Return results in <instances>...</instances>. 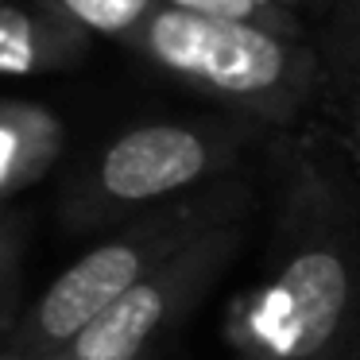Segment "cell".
I'll return each mask as SVG.
<instances>
[{
	"label": "cell",
	"instance_id": "1",
	"mask_svg": "<svg viewBox=\"0 0 360 360\" xmlns=\"http://www.w3.org/2000/svg\"><path fill=\"white\" fill-rule=\"evenodd\" d=\"M333 174L298 159L283 198V252L236 306L240 360H349L360 337V236Z\"/></svg>",
	"mask_w": 360,
	"mask_h": 360
},
{
	"label": "cell",
	"instance_id": "2",
	"mask_svg": "<svg viewBox=\"0 0 360 360\" xmlns=\"http://www.w3.org/2000/svg\"><path fill=\"white\" fill-rule=\"evenodd\" d=\"M248 202L252 186L240 174H229V179L198 190V194L136 213L112 236H105L97 248L74 259L35 298L32 310L20 318L16 333H12V360H55L117 298L140 287L163 264H171L198 236H205L225 221L244 217Z\"/></svg>",
	"mask_w": 360,
	"mask_h": 360
},
{
	"label": "cell",
	"instance_id": "3",
	"mask_svg": "<svg viewBox=\"0 0 360 360\" xmlns=\"http://www.w3.org/2000/svg\"><path fill=\"white\" fill-rule=\"evenodd\" d=\"M143 58L190 89L229 105L240 120L290 124L321 82V63L287 35L159 8L124 35Z\"/></svg>",
	"mask_w": 360,
	"mask_h": 360
},
{
	"label": "cell",
	"instance_id": "4",
	"mask_svg": "<svg viewBox=\"0 0 360 360\" xmlns=\"http://www.w3.org/2000/svg\"><path fill=\"white\" fill-rule=\"evenodd\" d=\"M256 120H205V124H140L97 155L89 182L70 205L74 225L94 229L143 213L163 202L205 190L240 167L248 143L256 140Z\"/></svg>",
	"mask_w": 360,
	"mask_h": 360
},
{
	"label": "cell",
	"instance_id": "5",
	"mask_svg": "<svg viewBox=\"0 0 360 360\" xmlns=\"http://www.w3.org/2000/svg\"><path fill=\"white\" fill-rule=\"evenodd\" d=\"M240 233H244V217L225 221V225L210 229L205 236H198L171 264L148 275L124 298H117L55 360H148L159 337L171 326H179L190 314V306L229 267L236 244H240Z\"/></svg>",
	"mask_w": 360,
	"mask_h": 360
},
{
	"label": "cell",
	"instance_id": "6",
	"mask_svg": "<svg viewBox=\"0 0 360 360\" xmlns=\"http://www.w3.org/2000/svg\"><path fill=\"white\" fill-rule=\"evenodd\" d=\"M63 132L43 109L0 105V198L35 182L58 155Z\"/></svg>",
	"mask_w": 360,
	"mask_h": 360
},
{
	"label": "cell",
	"instance_id": "7",
	"mask_svg": "<svg viewBox=\"0 0 360 360\" xmlns=\"http://www.w3.org/2000/svg\"><path fill=\"white\" fill-rule=\"evenodd\" d=\"M70 43L47 39L39 24L20 8H0V74H27L39 66L63 63Z\"/></svg>",
	"mask_w": 360,
	"mask_h": 360
},
{
	"label": "cell",
	"instance_id": "8",
	"mask_svg": "<svg viewBox=\"0 0 360 360\" xmlns=\"http://www.w3.org/2000/svg\"><path fill=\"white\" fill-rule=\"evenodd\" d=\"M167 8L179 12H194V16L205 20H225V24H252V27H267L275 35L295 32V20H287L275 4L267 0H167Z\"/></svg>",
	"mask_w": 360,
	"mask_h": 360
},
{
	"label": "cell",
	"instance_id": "9",
	"mask_svg": "<svg viewBox=\"0 0 360 360\" xmlns=\"http://www.w3.org/2000/svg\"><path fill=\"white\" fill-rule=\"evenodd\" d=\"M63 12L82 27L124 39L151 16V0H63Z\"/></svg>",
	"mask_w": 360,
	"mask_h": 360
},
{
	"label": "cell",
	"instance_id": "10",
	"mask_svg": "<svg viewBox=\"0 0 360 360\" xmlns=\"http://www.w3.org/2000/svg\"><path fill=\"white\" fill-rule=\"evenodd\" d=\"M16 275V233H12V221L0 225V302L8 295V283Z\"/></svg>",
	"mask_w": 360,
	"mask_h": 360
},
{
	"label": "cell",
	"instance_id": "11",
	"mask_svg": "<svg viewBox=\"0 0 360 360\" xmlns=\"http://www.w3.org/2000/svg\"><path fill=\"white\" fill-rule=\"evenodd\" d=\"M349 140H352V159L360 171V55H356V70H352V112H349Z\"/></svg>",
	"mask_w": 360,
	"mask_h": 360
},
{
	"label": "cell",
	"instance_id": "12",
	"mask_svg": "<svg viewBox=\"0 0 360 360\" xmlns=\"http://www.w3.org/2000/svg\"><path fill=\"white\" fill-rule=\"evenodd\" d=\"M0 225H8V217H4V213H0Z\"/></svg>",
	"mask_w": 360,
	"mask_h": 360
},
{
	"label": "cell",
	"instance_id": "13",
	"mask_svg": "<svg viewBox=\"0 0 360 360\" xmlns=\"http://www.w3.org/2000/svg\"><path fill=\"white\" fill-rule=\"evenodd\" d=\"M8 360H12V356H8Z\"/></svg>",
	"mask_w": 360,
	"mask_h": 360
}]
</instances>
